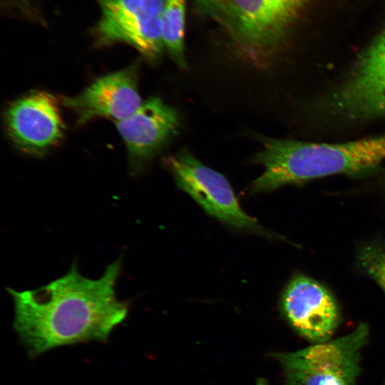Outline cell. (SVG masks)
Listing matches in <instances>:
<instances>
[{"label":"cell","mask_w":385,"mask_h":385,"mask_svg":"<svg viewBox=\"0 0 385 385\" xmlns=\"http://www.w3.org/2000/svg\"><path fill=\"white\" fill-rule=\"evenodd\" d=\"M122 258L109 264L97 279L82 275L74 262L62 277L41 287L7 289L14 305V327L30 356L56 347L104 342L125 320L129 305L115 287Z\"/></svg>","instance_id":"6da1fadb"},{"label":"cell","mask_w":385,"mask_h":385,"mask_svg":"<svg viewBox=\"0 0 385 385\" xmlns=\"http://www.w3.org/2000/svg\"><path fill=\"white\" fill-rule=\"evenodd\" d=\"M262 149L254 162L263 173L250 186L251 193L270 192L336 174L359 175L385 160V135L342 143H306L262 138Z\"/></svg>","instance_id":"7a4b0ae2"},{"label":"cell","mask_w":385,"mask_h":385,"mask_svg":"<svg viewBox=\"0 0 385 385\" xmlns=\"http://www.w3.org/2000/svg\"><path fill=\"white\" fill-rule=\"evenodd\" d=\"M368 337V326L360 323L344 337L273 356L284 370L285 385H355Z\"/></svg>","instance_id":"3957f363"},{"label":"cell","mask_w":385,"mask_h":385,"mask_svg":"<svg viewBox=\"0 0 385 385\" xmlns=\"http://www.w3.org/2000/svg\"><path fill=\"white\" fill-rule=\"evenodd\" d=\"M178 187L210 215L233 228L276 237L240 207L231 185L221 173L205 165L183 150L164 160Z\"/></svg>","instance_id":"277c9868"},{"label":"cell","mask_w":385,"mask_h":385,"mask_svg":"<svg viewBox=\"0 0 385 385\" xmlns=\"http://www.w3.org/2000/svg\"><path fill=\"white\" fill-rule=\"evenodd\" d=\"M4 124L12 144L34 157L43 156L58 145L66 129L57 98L41 91L11 102L5 111Z\"/></svg>","instance_id":"5b68a950"},{"label":"cell","mask_w":385,"mask_h":385,"mask_svg":"<svg viewBox=\"0 0 385 385\" xmlns=\"http://www.w3.org/2000/svg\"><path fill=\"white\" fill-rule=\"evenodd\" d=\"M332 106L351 119L385 115V29L359 55Z\"/></svg>","instance_id":"8992f818"},{"label":"cell","mask_w":385,"mask_h":385,"mask_svg":"<svg viewBox=\"0 0 385 385\" xmlns=\"http://www.w3.org/2000/svg\"><path fill=\"white\" fill-rule=\"evenodd\" d=\"M281 308L292 327L315 344L329 341L339 323V310L332 294L306 276H297L287 284Z\"/></svg>","instance_id":"52a82bcc"},{"label":"cell","mask_w":385,"mask_h":385,"mask_svg":"<svg viewBox=\"0 0 385 385\" xmlns=\"http://www.w3.org/2000/svg\"><path fill=\"white\" fill-rule=\"evenodd\" d=\"M137 68L133 65L103 76L80 93L63 98L62 103L74 113L78 125L98 118L120 121L142 104Z\"/></svg>","instance_id":"ba28073f"},{"label":"cell","mask_w":385,"mask_h":385,"mask_svg":"<svg viewBox=\"0 0 385 385\" xmlns=\"http://www.w3.org/2000/svg\"><path fill=\"white\" fill-rule=\"evenodd\" d=\"M180 117L176 110L158 98H150L128 117L116 122L133 173H137L177 134Z\"/></svg>","instance_id":"9c48e42d"},{"label":"cell","mask_w":385,"mask_h":385,"mask_svg":"<svg viewBox=\"0 0 385 385\" xmlns=\"http://www.w3.org/2000/svg\"><path fill=\"white\" fill-rule=\"evenodd\" d=\"M163 7L135 6L101 14L93 34L96 43L106 46L125 43L150 62L162 56L164 47L161 14Z\"/></svg>","instance_id":"30bf717a"},{"label":"cell","mask_w":385,"mask_h":385,"mask_svg":"<svg viewBox=\"0 0 385 385\" xmlns=\"http://www.w3.org/2000/svg\"><path fill=\"white\" fill-rule=\"evenodd\" d=\"M208 14L222 25L252 60L261 61L277 46L271 29L268 0H220Z\"/></svg>","instance_id":"8fae6325"},{"label":"cell","mask_w":385,"mask_h":385,"mask_svg":"<svg viewBox=\"0 0 385 385\" xmlns=\"http://www.w3.org/2000/svg\"><path fill=\"white\" fill-rule=\"evenodd\" d=\"M185 0H164L161 30L164 47L180 67L186 66L185 58Z\"/></svg>","instance_id":"7c38bea8"},{"label":"cell","mask_w":385,"mask_h":385,"mask_svg":"<svg viewBox=\"0 0 385 385\" xmlns=\"http://www.w3.org/2000/svg\"><path fill=\"white\" fill-rule=\"evenodd\" d=\"M310 0H268V13L277 46L296 22Z\"/></svg>","instance_id":"4fadbf2b"},{"label":"cell","mask_w":385,"mask_h":385,"mask_svg":"<svg viewBox=\"0 0 385 385\" xmlns=\"http://www.w3.org/2000/svg\"><path fill=\"white\" fill-rule=\"evenodd\" d=\"M361 268L380 286L385 293V240L363 245L357 252Z\"/></svg>","instance_id":"5bb4252c"},{"label":"cell","mask_w":385,"mask_h":385,"mask_svg":"<svg viewBox=\"0 0 385 385\" xmlns=\"http://www.w3.org/2000/svg\"><path fill=\"white\" fill-rule=\"evenodd\" d=\"M220 0H194L196 9L202 14H208Z\"/></svg>","instance_id":"9a60e30c"}]
</instances>
